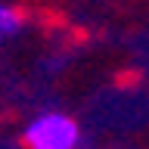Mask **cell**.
<instances>
[{"instance_id":"obj_1","label":"cell","mask_w":149,"mask_h":149,"mask_svg":"<svg viewBox=\"0 0 149 149\" xmlns=\"http://www.w3.org/2000/svg\"><path fill=\"white\" fill-rule=\"evenodd\" d=\"M74 140H78L74 121L65 115H56V112L31 121L25 130L28 149H74Z\"/></svg>"},{"instance_id":"obj_2","label":"cell","mask_w":149,"mask_h":149,"mask_svg":"<svg viewBox=\"0 0 149 149\" xmlns=\"http://www.w3.org/2000/svg\"><path fill=\"white\" fill-rule=\"evenodd\" d=\"M19 25H22V19H19L16 9H9V6H0V37H6V34H16Z\"/></svg>"}]
</instances>
